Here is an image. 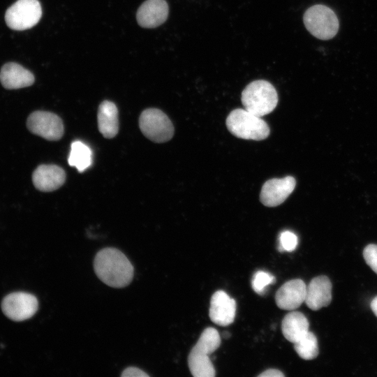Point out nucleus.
<instances>
[{"label": "nucleus", "instance_id": "nucleus-1", "mask_svg": "<svg viewBox=\"0 0 377 377\" xmlns=\"http://www.w3.org/2000/svg\"><path fill=\"white\" fill-rule=\"evenodd\" d=\"M94 268L98 279L113 288H123L132 281L134 268L127 257L115 248H105L95 256Z\"/></svg>", "mask_w": 377, "mask_h": 377}, {"label": "nucleus", "instance_id": "nucleus-2", "mask_svg": "<svg viewBox=\"0 0 377 377\" xmlns=\"http://www.w3.org/2000/svg\"><path fill=\"white\" fill-rule=\"evenodd\" d=\"M221 337L213 327L203 330L188 357V364L194 377H214L215 369L209 357L221 345Z\"/></svg>", "mask_w": 377, "mask_h": 377}, {"label": "nucleus", "instance_id": "nucleus-3", "mask_svg": "<svg viewBox=\"0 0 377 377\" xmlns=\"http://www.w3.org/2000/svg\"><path fill=\"white\" fill-rule=\"evenodd\" d=\"M241 99L244 109L261 117L272 112L276 107L278 94L271 83L258 80L245 87Z\"/></svg>", "mask_w": 377, "mask_h": 377}, {"label": "nucleus", "instance_id": "nucleus-4", "mask_svg": "<svg viewBox=\"0 0 377 377\" xmlns=\"http://www.w3.org/2000/svg\"><path fill=\"white\" fill-rule=\"evenodd\" d=\"M226 126L233 135L245 140H262L269 135L267 124L246 109L237 108L230 112Z\"/></svg>", "mask_w": 377, "mask_h": 377}, {"label": "nucleus", "instance_id": "nucleus-5", "mask_svg": "<svg viewBox=\"0 0 377 377\" xmlns=\"http://www.w3.org/2000/svg\"><path fill=\"white\" fill-rule=\"evenodd\" d=\"M306 29L316 38L329 40L337 34L339 24L335 13L329 7L317 4L309 8L304 14Z\"/></svg>", "mask_w": 377, "mask_h": 377}, {"label": "nucleus", "instance_id": "nucleus-6", "mask_svg": "<svg viewBox=\"0 0 377 377\" xmlns=\"http://www.w3.org/2000/svg\"><path fill=\"white\" fill-rule=\"evenodd\" d=\"M139 126L146 138L158 143L170 140L175 131L168 117L156 108H148L142 111L139 118Z\"/></svg>", "mask_w": 377, "mask_h": 377}, {"label": "nucleus", "instance_id": "nucleus-7", "mask_svg": "<svg viewBox=\"0 0 377 377\" xmlns=\"http://www.w3.org/2000/svg\"><path fill=\"white\" fill-rule=\"evenodd\" d=\"M41 16L42 8L38 0H18L7 9L5 20L10 29L22 31L35 26Z\"/></svg>", "mask_w": 377, "mask_h": 377}, {"label": "nucleus", "instance_id": "nucleus-8", "mask_svg": "<svg viewBox=\"0 0 377 377\" xmlns=\"http://www.w3.org/2000/svg\"><path fill=\"white\" fill-rule=\"evenodd\" d=\"M29 131L47 140H59L64 135V128L61 119L56 114L38 110L27 118Z\"/></svg>", "mask_w": 377, "mask_h": 377}, {"label": "nucleus", "instance_id": "nucleus-9", "mask_svg": "<svg viewBox=\"0 0 377 377\" xmlns=\"http://www.w3.org/2000/svg\"><path fill=\"white\" fill-rule=\"evenodd\" d=\"M38 302L30 293H12L6 295L1 302L3 313L10 320L22 321L31 318L37 311Z\"/></svg>", "mask_w": 377, "mask_h": 377}, {"label": "nucleus", "instance_id": "nucleus-10", "mask_svg": "<svg viewBox=\"0 0 377 377\" xmlns=\"http://www.w3.org/2000/svg\"><path fill=\"white\" fill-rule=\"evenodd\" d=\"M295 179L291 176L269 179L263 185L260 200L265 206H278L288 198L295 189Z\"/></svg>", "mask_w": 377, "mask_h": 377}, {"label": "nucleus", "instance_id": "nucleus-11", "mask_svg": "<svg viewBox=\"0 0 377 377\" xmlns=\"http://www.w3.org/2000/svg\"><path fill=\"white\" fill-rule=\"evenodd\" d=\"M236 313V302L226 292L218 290L212 296L209 316L211 320L221 326L233 323Z\"/></svg>", "mask_w": 377, "mask_h": 377}, {"label": "nucleus", "instance_id": "nucleus-12", "mask_svg": "<svg viewBox=\"0 0 377 377\" xmlns=\"http://www.w3.org/2000/svg\"><path fill=\"white\" fill-rule=\"evenodd\" d=\"M306 286L300 279L286 282L276 291L275 302L279 308L292 311L297 309L304 302Z\"/></svg>", "mask_w": 377, "mask_h": 377}, {"label": "nucleus", "instance_id": "nucleus-13", "mask_svg": "<svg viewBox=\"0 0 377 377\" xmlns=\"http://www.w3.org/2000/svg\"><path fill=\"white\" fill-rule=\"evenodd\" d=\"M168 12V5L165 0H147L139 7L136 18L140 27L155 28L166 21Z\"/></svg>", "mask_w": 377, "mask_h": 377}, {"label": "nucleus", "instance_id": "nucleus-14", "mask_svg": "<svg viewBox=\"0 0 377 377\" xmlns=\"http://www.w3.org/2000/svg\"><path fill=\"white\" fill-rule=\"evenodd\" d=\"M65 181V171L56 165H40L32 174L34 186L43 192H50L58 189Z\"/></svg>", "mask_w": 377, "mask_h": 377}, {"label": "nucleus", "instance_id": "nucleus-15", "mask_svg": "<svg viewBox=\"0 0 377 377\" xmlns=\"http://www.w3.org/2000/svg\"><path fill=\"white\" fill-rule=\"evenodd\" d=\"M332 301V283L326 276L313 278L306 286L305 304L313 311L327 306Z\"/></svg>", "mask_w": 377, "mask_h": 377}, {"label": "nucleus", "instance_id": "nucleus-16", "mask_svg": "<svg viewBox=\"0 0 377 377\" xmlns=\"http://www.w3.org/2000/svg\"><path fill=\"white\" fill-rule=\"evenodd\" d=\"M0 81L7 89H17L29 87L34 82V75L21 65L9 62L0 71Z\"/></svg>", "mask_w": 377, "mask_h": 377}, {"label": "nucleus", "instance_id": "nucleus-17", "mask_svg": "<svg viewBox=\"0 0 377 377\" xmlns=\"http://www.w3.org/2000/svg\"><path fill=\"white\" fill-rule=\"evenodd\" d=\"M98 128L106 138H112L119 131L118 110L116 105L110 101H103L98 110Z\"/></svg>", "mask_w": 377, "mask_h": 377}, {"label": "nucleus", "instance_id": "nucleus-18", "mask_svg": "<svg viewBox=\"0 0 377 377\" xmlns=\"http://www.w3.org/2000/svg\"><path fill=\"white\" fill-rule=\"evenodd\" d=\"M309 323L306 317L300 311H291L282 320L281 330L284 337L294 343L309 330Z\"/></svg>", "mask_w": 377, "mask_h": 377}, {"label": "nucleus", "instance_id": "nucleus-19", "mask_svg": "<svg viewBox=\"0 0 377 377\" xmlns=\"http://www.w3.org/2000/svg\"><path fill=\"white\" fill-rule=\"evenodd\" d=\"M68 164L75 167L82 172L87 169L92 163L91 149L81 141H74L71 145V151L68 158Z\"/></svg>", "mask_w": 377, "mask_h": 377}, {"label": "nucleus", "instance_id": "nucleus-20", "mask_svg": "<svg viewBox=\"0 0 377 377\" xmlns=\"http://www.w3.org/2000/svg\"><path fill=\"white\" fill-rule=\"evenodd\" d=\"M294 348L297 355L305 360L315 359L318 355V340L316 335L309 331L294 343Z\"/></svg>", "mask_w": 377, "mask_h": 377}, {"label": "nucleus", "instance_id": "nucleus-21", "mask_svg": "<svg viewBox=\"0 0 377 377\" xmlns=\"http://www.w3.org/2000/svg\"><path fill=\"white\" fill-rule=\"evenodd\" d=\"M275 277L269 272L264 271L256 272L251 280L253 290L258 294H263L266 287L275 282Z\"/></svg>", "mask_w": 377, "mask_h": 377}, {"label": "nucleus", "instance_id": "nucleus-22", "mask_svg": "<svg viewBox=\"0 0 377 377\" xmlns=\"http://www.w3.org/2000/svg\"><path fill=\"white\" fill-rule=\"evenodd\" d=\"M298 244V239L297 235L289 230L283 231L279 236V251H294Z\"/></svg>", "mask_w": 377, "mask_h": 377}, {"label": "nucleus", "instance_id": "nucleus-23", "mask_svg": "<svg viewBox=\"0 0 377 377\" xmlns=\"http://www.w3.org/2000/svg\"><path fill=\"white\" fill-rule=\"evenodd\" d=\"M363 257L366 263L377 274V244L367 245L364 249Z\"/></svg>", "mask_w": 377, "mask_h": 377}, {"label": "nucleus", "instance_id": "nucleus-24", "mask_svg": "<svg viewBox=\"0 0 377 377\" xmlns=\"http://www.w3.org/2000/svg\"><path fill=\"white\" fill-rule=\"evenodd\" d=\"M121 376L128 377V376H149L145 371L140 369L137 367H130L124 369L121 375Z\"/></svg>", "mask_w": 377, "mask_h": 377}, {"label": "nucleus", "instance_id": "nucleus-25", "mask_svg": "<svg viewBox=\"0 0 377 377\" xmlns=\"http://www.w3.org/2000/svg\"><path fill=\"white\" fill-rule=\"evenodd\" d=\"M259 377H283L284 374L279 370L276 369H269L262 374H259Z\"/></svg>", "mask_w": 377, "mask_h": 377}, {"label": "nucleus", "instance_id": "nucleus-26", "mask_svg": "<svg viewBox=\"0 0 377 377\" xmlns=\"http://www.w3.org/2000/svg\"><path fill=\"white\" fill-rule=\"evenodd\" d=\"M370 306L373 313L377 317V296L372 300L370 304Z\"/></svg>", "mask_w": 377, "mask_h": 377}]
</instances>
